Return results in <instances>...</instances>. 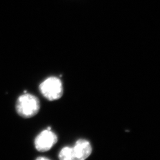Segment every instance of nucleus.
<instances>
[{"instance_id": "nucleus-1", "label": "nucleus", "mask_w": 160, "mask_h": 160, "mask_svg": "<svg viewBox=\"0 0 160 160\" xmlns=\"http://www.w3.org/2000/svg\"><path fill=\"white\" fill-rule=\"evenodd\" d=\"M40 109V103L38 97L32 94L23 92L17 98L16 110L20 117L28 119L38 114Z\"/></svg>"}, {"instance_id": "nucleus-2", "label": "nucleus", "mask_w": 160, "mask_h": 160, "mask_svg": "<svg viewBox=\"0 0 160 160\" xmlns=\"http://www.w3.org/2000/svg\"><path fill=\"white\" fill-rule=\"evenodd\" d=\"M39 91L42 95L49 101L60 99L63 94V87L59 78L51 76L43 80L39 84Z\"/></svg>"}, {"instance_id": "nucleus-6", "label": "nucleus", "mask_w": 160, "mask_h": 160, "mask_svg": "<svg viewBox=\"0 0 160 160\" xmlns=\"http://www.w3.org/2000/svg\"><path fill=\"white\" fill-rule=\"evenodd\" d=\"M36 160H49V158H47V157H38V158H36Z\"/></svg>"}, {"instance_id": "nucleus-5", "label": "nucleus", "mask_w": 160, "mask_h": 160, "mask_svg": "<svg viewBox=\"0 0 160 160\" xmlns=\"http://www.w3.org/2000/svg\"><path fill=\"white\" fill-rule=\"evenodd\" d=\"M59 159L61 160H74V154L72 147H65L60 151L58 154Z\"/></svg>"}, {"instance_id": "nucleus-3", "label": "nucleus", "mask_w": 160, "mask_h": 160, "mask_svg": "<svg viewBox=\"0 0 160 160\" xmlns=\"http://www.w3.org/2000/svg\"><path fill=\"white\" fill-rule=\"evenodd\" d=\"M58 136L55 133L49 130L45 129L36 137L34 139V147L39 152H46L57 143Z\"/></svg>"}, {"instance_id": "nucleus-4", "label": "nucleus", "mask_w": 160, "mask_h": 160, "mask_svg": "<svg viewBox=\"0 0 160 160\" xmlns=\"http://www.w3.org/2000/svg\"><path fill=\"white\" fill-rule=\"evenodd\" d=\"M75 160H84L87 158L92 152V147L90 142L84 139H80L72 147Z\"/></svg>"}]
</instances>
